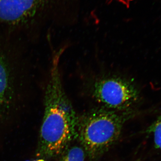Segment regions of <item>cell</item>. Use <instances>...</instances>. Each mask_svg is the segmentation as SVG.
<instances>
[{
  "instance_id": "obj_8",
  "label": "cell",
  "mask_w": 161,
  "mask_h": 161,
  "mask_svg": "<svg viewBox=\"0 0 161 161\" xmlns=\"http://www.w3.org/2000/svg\"><path fill=\"white\" fill-rule=\"evenodd\" d=\"M34 161H45L43 159H39L36 160H35Z\"/></svg>"
},
{
  "instance_id": "obj_6",
  "label": "cell",
  "mask_w": 161,
  "mask_h": 161,
  "mask_svg": "<svg viewBox=\"0 0 161 161\" xmlns=\"http://www.w3.org/2000/svg\"><path fill=\"white\" fill-rule=\"evenodd\" d=\"M61 154L60 161H85L86 153L82 147L73 146H69Z\"/></svg>"
},
{
  "instance_id": "obj_2",
  "label": "cell",
  "mask_w": 161,
  "mask_h": 161,
  "mask_svg": "<svg viewBox=\"0 0 161 161\" xmlns=\"http://www.w3.org/2000/svg\"><path fill=\"white\" fill-rule=\"evenodd\" d=\"M134 115V110L116 111L95 108L78 117L77 137L86 155L97 159L118 141L124 125Z\"/></svg>"
},
{
  "instance_id": "obj_5",
  "label": "cell",
  "mask_w": 161,
  "mask_h": 161,
  "mask_svg": "<svg viewBox=\"0 0 161 161\" xmlns=\"http://www.w3.org/2000/svg\"><path fill=\"white\" fill-rule=\"evenodd\" d=\"M20 47L0 39V112L24 93L26 79L18 54Z\"/></svg>"
},
{
  "instance_id": "obj_1",
  "label": "cell",
  "mask_w": 161,
  "mask_h": 161,
  "mask_svg": "<svg viewBox=\"0 0 161 161\" xmlns=\"http://www.w3.org/2000/svg\"><path fill=\"white\" fill-rule=\"evenodd\" d=\"M63 51L53 58L43 92L44 116L37 155L46 158L60 155L77 137L78 117L64 88L59 69Z\"/></svg>"
},
{
  "instance_id": "obj_7",
  "label": "cell",
  "mask_w": 161,
  "mask_h": 161,
  "mask_svg": "<svg viewBox=\"0 0 161 161\" xmlns=\"http://www.w3.org/2000/svg\"><path fill=\"white\" fill-rule=\"evenodd\" d=\"M147 132L153 135L156 148L161 150V116L148 128Z\"/></svg>"
},
{
  "instance_id": "obj_4",
  "label": "cell",
  "mask_w": 161,
  "mask_h": 161,
  "mask_svg": "<svg viewBox=\"0 0 161 161\" xmlns=\"http://www.w3.org/2000/svg\"><path fill=\"white\" fill-rule=\"evenodd\" d=\"M90 97L102 108L116 111L133 110L140 99V92L129 78L118 74L98 75L87 84Z\"/></svg>"
},
{
  "instance_id": "obj_3",
  "label": "cell",
  "mask_w": 161,
  "mask_h": 161,
  "mask_svg": "<svg viewBox=\"0 0 161 161\" xmlns=\"http://www.w3.org/2000/svg\"><path fill=\"white\" fill-rule=\"evenodd\" d=\"M47 0H0V39L22 45L36 37Z\"/></svg>"
},
{
  "instance_id": "obj_10",
  "label": "cell",
  "mask_w": 161,
  "mask_h": 161,
  "mask_svg": "<svg viewBox=\"0 0 161 161\" xmlns=\"http://www.w3.org/2000/svg\"></svg>"
},
{
  "instance_id": "obj_9",
  "label": "cell",
  "mask_w": 161,
  "mask_h": 161,
  "mask_svg": "<svg viewBox=\"0 0 161 161\" xmlns=\"http://www.w3.org/2000/svg\"><path fill=\"white\" fill-rule=\"evenodd\" d=\"M157 1H158V2H161V0H157Z\"/></svg>"
}]
</instances>
